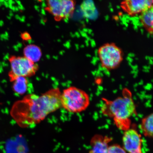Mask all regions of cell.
<instances>
[{
  "label": "cell",
  "instance_id": "cell-7",
  "mask_svg": "<svg viewBox=\"0 0 153 153\" xmlns=\"http://www.w3.org/2000/svg\"><path fill=\"white\" fill-rule=\"evenodd\" d=\"M122 141L123 148L128 153H143L142 139L140 134L135 129L129 128L124 131Z\"/></svg>",
  "mask_w": 153,
  "mask_h": 153
},
{
  "label": "cell",
  "instance_id": "cell-3",
  "mask_svg": "<svg viewBox=\"0 0 153 153\" xmlns=\"http://www.w3.org/2000/svg\"><path fill=\"white\" fill-rule=\"evenodd\" d=\"M61 106L68 112L78 113L87 109L90 99L85 91L72 86L65 89L61 94Z\"/></svg>",
  "mask_w": 153,
  "mask_h": 153
},
{
  "label": "cell",
  "instance_id": "cell-14",
  "mask_svg": "<svg viewBox=\"0 0 153 153\" xmlns=\"http://www.w3.org/2000/svg\"><path fill=\"white\" fill-rule=\"evenodd\" d=\"M107 153H127L119 145L114 144L109 146Z\"/></svg>",
  "mask_w": 153,
  "mask_h": 153
},
{
  "label": "cell",
  "instance_id": "cell-10",
  "mask_svg": "<svg viewBox=\"0 0 153 153\" xmlns=\"http://www.w3.org/2000/svg\"><path fill=\"white\" fill-rule=\"evenodd\" d=\"M24 53L25 57L34 63L39 61L42 56L40 48L34 45L26 46L24 49Z\"/></svg>",
  "mask_w": 153,
  "mask_h": 153
},
{
  "label": "cell",
  "instance_id": "cell-15",
  "mask_svg": "<svg viewBox=\"0 0 153 153\" xmlns=\"http://www.w3.org/2000/svg\"><path fill=\"white\" fill-rule=\"evenodd\" d=\"M22 37L24 40H28L31 39V37L27 32H24L22 34Z\"/></svg>",
  "mask_w": 153,
  "mask_h": 153
},
{
  "label": "cell",
  "instance_id": "cell-6",
  "mask_svg": "<svg viewBox=\"0 0 153 153\" xmlns=\"http://www.w3.org/2000/svg\"><path fill=\"white\" fill-rule=\"evenodd\" d=\"M47 10L57 21L70 18L73 14L75 2L71 0L48 1Z\"/></svg>",
  "mask_w": 153,
  "mask_h": 153
},
{
  "label": "cell",
  "instance_id": "cell-1",
  "mask_svg": "<svg viewBox=\"0 0 153 153\" xmlns=\"http://www.w3.org/2000/svg\"><path fill=\"white\" fill-rule=\"evenodd\" d=\"M61 94L59 88H54L41 95H27L15 103L11 108V116L21 127L36 125L62 107Z\"/></svg>",
  "mask_w": 153,
  "mask_h": 153
},
{
  "label": "cell",
  "instance_id": "cell-8",
  "mask_svg": "<svg viewBox=\"0 0 153 153\" xmlns=\"http://www.w3.org/2000/svg\"><path fill=\"white\" fill-rule=\"evenodd\" d=\"M152 0H127L121 3V7L123 10L131 16L142 13L153 7Z\"/></svg>",
  "mask_w": 153,
  "mask_h": 153
},
{
  "label": "cell",
  "instance_id": "cell-12",
  "mask_svg": "<svg viewBox=\"0 0 153 153\" xmlns=\"http://www.w3.org/2000/svg\"><path fill=\"white\" fill-rule=\"evenodd\" d=\"M153 123V114H149L143 118L141 120L140 128L141 131L145 136L149 137H152Z\"/></svg>",
  "mask_w": 153,
  "mask_h": 153
},
{
  "label": "cell",
  "instance_id": "cell-2",
  "mask_svg": "<svg viewBox=\"0 0 153 153\" xmlns=\"http://www.w3.org/2000/svg\"><path fill=\"white\" fill-rule=\"evenodd\" d=\"M101 111L105 116L113 119L118 129L125 131L130 128L131 118L136 112V108L131 92L124 89L122 95L112 100L104 99Z\"/></svg>",
  "mask_w": 153,
  "mask_h": 153
},
{
  "label": "cell",
  "instance_id": "cell-4",
  "mask_svg": "<svg viewBox=\"0 0 153 153\" xmlns=\"http://www.w3.org/2000/svg\"><path fill=\"white\" fill-rule=\"evenodd\" d=\"M97 53L102 66L107 70L118 68L123 60L122 50L114 43H106L101 46Z\"/></svg>",
  "mask_w": 153,
  "mask_h": 153
},
{
  "label": "cell",
  "instance_id": "cell-11",
  "mask_svg": "<svg viewBox=\"0 0 153 153\" xmlns=\"http://www.w3.org/2000/svg\"><path fill=\"white\" fill-rule=\"evenodd\" d=\"M141 23L150 33H152L153 28V7L141 13L140 16Z\"/></svg>",
  "mask_w": 153,
  "mask_h": 153
},
{
  "label": "cell",
  "instance_id": "cell-5",
  "mask_svg": "<svg viewBox=\"0 0 153 153\" xmlns=\"http://www.w3.org/2000/svg\"><path fill=\"white\" fill-rule=\"evenodd\" d=\"M11 71L9 74L11 82L19 76L28 77L37 72L38 66L25 57L13 56L10 59Z\"/></svg>",
  "mask_w": 153,
  "mask_h": 153
},
{
  "label": "cell",
  "instance_id": "cell-9",
  "mask_svg": "<svg viewBox=\"0 0 153 153\" xmlns=\"http://www.w3.org/2000/svg\"><path fill=\"white\" fill-rule=\"evenodd\" d=\"M111 137L96 135L91 140V149L89 153H107L109 143L112 140Z\"/></svg>",
  "mask_w": 153,
  "mask_h": 153
},
{
  "label": "cell",
  "instance_id": "cell-13",
  "mask_svg": "<svg viewBox=\"0 0 153 153\" xmlns=\"http://www.w3.org/2000/svg\"><path fill=\"white\" fill-rule=\"evenodd\" d=\"M12 88L14 92L19 95H23L27 91L28 81L27 78L19 76L13 82Z\"/></svg>",
  "mask_w": 153,
  "mask_h": 153
},
{
  "label": "cell",
  "instance_id": "cell-16",
  "mask_svg": "<svg viewBox=\"0 0 153 153\" xmlns=\"http://www.w3.org/2000/svg\"><path fill=\"white\" fill-rule=\"evenodd\" d=\"M25 153L24 152H20V153Z\"/></svg>",
  "mask_w": 153,
  "mask_h": 153
}]
</instances>
